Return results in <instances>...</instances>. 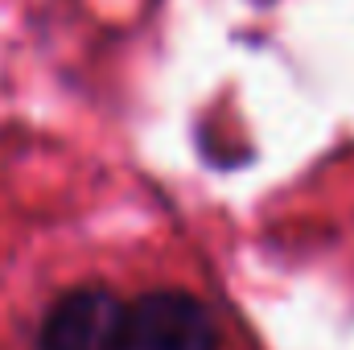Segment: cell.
<instances>
[{"label": "cell", "mask_w": 354, "mask_h": 350, "mask_svg": "<svg viewBox=\"0 0 354 350\" xmlns=\"http://www.w3.org/2000/svg\"><path fill=\"white\" fill-rule=\"evenodd\" d=\"M37 350H128V305L107 288H71L50 305Z\"/></svg>", "instance_id": "6da1fadb"}, {"label": "cell", "mask_w": 354, "mask_h": 350, "mask_svg": "<svg viewBox=\"0 0 354 350\" xmlns=\"http://www.w3.org/2000/svg\"><path fill=\"white\" fill-rule=\"evenodd\" d=\"M128 350H218L206 305L181 288L145 293L128 305Z\"/></svg>", "instance_id": "7a4b0ae2"}]
</instances>
